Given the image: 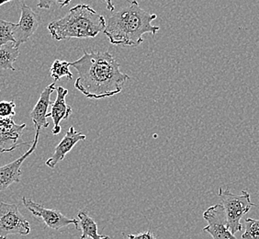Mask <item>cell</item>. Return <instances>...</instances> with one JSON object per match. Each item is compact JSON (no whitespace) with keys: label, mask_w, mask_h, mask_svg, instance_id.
I'll use <instances>...</instances> for the list:
<instances>
[{"label":"cell","mask_w":259,"mask_h":239,"mask_svg":"<svg viewBox=\"0 0 259 239\" xmlns=\"http://www.w3.org/2000/svg\"><path fill=\"white\" fill-rule=\"evenodd\" d=\"M79 59L71 63L78 73L75 88L88 99L101 100L121 92L130 76L120 70V63L110 52L83 51Z\"/></svg>","instance_id":"obj_1"},{"label":"cell","mask_w":259,"mask_h":239,"mask_svg":"<svg viewBox=\"0 0 259 239\" xmlns=\"http://www.w3.org/2000/svg\"><path fill=\"white\" fill-rule=\"evenodd\" d=\"M156 19V14L143 10L139 3L134 0L130 5L109 17L103 32L112 45L136 47L144 42L143 35H155L160 30L159 27L152 24Z\"/></svg>","instance_id":"obj_2"},{"label":"cell","mask_w":259,"mask_h":239,"mask_svg":"<svg viewBox=\"0 0 259 239\" xmlns=\"http://www.w3.org/2000/svg\"><path fill=\"white\" fill-rule=\"evenodd\" d=\"M105 28L104 17L85 4L75 6L65 17L48 25L51 36L55 41L94 38L104 31Z\"/></svg>","instance_id":"obj_3"},{"label":"cell","mask_w":259,"mask_h":239,"mask_svg":"<svg viewBox=\"0 0 259 239\" xmlns=\"http://www.w3.org/2000/svg\"><path fill=\"white\" fill-rule=\"evenodd\" d=\"M222 205L225 208L228 228L232 234H236L243 229L241 219L252 207L256 205L251 202V196L247 190H242L240 194H234L229 189L220 188L218 190Z\"/></svg>","instance_id":"obj_4"},{"label":"cell","mask_w":259,"mask_h":239,"mask_svg":"<svg viewBox=\"0 0 259 239\" xmlns=\"http://www.w3.org/2000/svg\"><path fill=\"white\" fill-rule=\"evenodd\" d=\"M30 223L20 214L18 205L0 203V239H7L10 234H30Z\"/></svg>","instance_id":"obj_5"},{"label":"cell","mask_w":259,"mask_h":239,"mask_svg":"<svg viewBox=\"0 0 259 239\" xmlns=\"http://www.w3.org/2000/svg\"><path fill=\"white\" fill-rule=\"evenodd\" d=\"M22 204L35 217L40 218L51 229L60 230L70 224H75V228L79 229L78 220L68 218L57 210L47 209L44 205L37 204L26 197L22 198Z\"/></svg>","instance_id":"obj_6"},{"label":"cell","mask_w":259,"mask_h":239,"mask_svg":"<svg viewBox=\"0 0 259 239\" xmlns=\"http://www.w3.org/2000/svg\"><path fill=\"white\" fill-rule=\"evenodd\" d=\"M203 218L208 225L203 232L209 233L212 239H237L228 228L225 208L222 205L210 206L203 213Z\"/></svg>","instance_id":"obj_7"},{"label":"cell","mask_w":259,"mask_h":239,"mask_svg":"<svg viewBox=\"0 0 259 239\" xmlns=\"http://www.w3.org/2000/svg\"><path fill=\"white\" fill-rule=\"evenodd\" d=\"M41 23L40 16L31 10L29 6L23 4L21 6V15L20 21L16 24L13 31V37L18 47L20 45L27 43L30 37L34 34L36 30Z\"/></svg>","instance_id":"obj_8"},{"label":"cell","mask_w":259,"mask_h":239,"mask_svg":"<svg viewBox=\"0 0 259 239\" xmlns=\"http://www.w3.org/2000/svg\"><path fill=\"white\" fill-rule=\"evenodd\" d=\"M25 128V124L17 125L13 118H1L0 120V153L11 152L20 145L32 144L31 142H28V143L19 142Z\"/></svg>","instance_id":"obj_9"},{"label":"cell","mask_w":259,"mask_h":239,"mask_svg":"<svg viewBox=\"0 0 259 239\" xmlns=\"http://www.w3.org/2000/svg\"><path fill=\"white\" fill-rule=\"evenodd\" d=\"M39 135H40V130H36L34 141L32 142V145L30 149L19 158L10 162L9 164L0 167V192L6 190L10 185L16 182H20V177L22 174L21 166L26 158L32 154L36 149L38 141H39Z\"/></svg>","instance_id":"obj_10"},{"label":"cell","mask_w":259,"mask_h":239,"mask_svg":"<svg viewBox=\"0 0 259 239\" xmlns=\"http://www.w3.org/2000/svg\"><path fill=\"white\" fill-rule=\"evenodd\" d=\"M87 136L81 132H77L74 126H71L64 138L61 140L60 143L55 147V153L50 158L46 160L45 165L50 169H55V166L64 160L65 155L74 148L78 142L85 141Z\"/></svg>","instance_id":"obj_11"},{"label":"cell","mask_w":259,"mask_h":239,"mask_svg":"<svg viewBox=\"0 0 259 239\" xmlns=\"http://www.w3.org/2000/svg\"><path fill=\"white\" fill-rule=\"evenodd\" d=\"M56 100L52 103V110L47 114V118L51 117L54 122V128L52 133L54 135H59L61 133L60 123L63 120H67L72 113V108L67 105L65 97L68 94V90L63 87L56 89Z\"/></svg>","instance_id":"obj_12"},{"label":"cell","mask_w":259,"mask_h":239,"mask_svg":"<svg viewBox=\"0 0 259 239\" xmlns=\"http://www.w3.org/2000/svg\"><path fill=\"white\" fill-rule=\"evenodd\" d=\"M55 83H52L45 88L44 91L40 93V98L38 102L30 112V118L33 122L35 129L40 130L41 128L49 127V123L47 122V114H48V108L52 105L51 101V95L55 91Z\"/></svg>","instance_id":"obj_13"},{"label":"cell","mask_w":259,"mask_h":239,"mask_svg":"<svg viewBox=\"0 0 259 239\" xmlns=\"http://www.w3.org/2000/svg\"><path fill=\"white\" fill-rule=\"evenodd\" d=\"M79 222V229L82 231L81 239L90 237L91 239H110L107 235H100L98 233V224L85 212L81 211L77 214Z\"/></svg>","instance_id":"obj_14"},{"label":"cell","mask_w":259,"mask_h":239,"mask_svg":"<svg viewBox=\"0 0 259 239\" xmlns=\"http://www.w3.org/2000/svg\"><path fill=\"white\" fill-rule=\"evenodd\" d=\"M20 55L19 47L15 43H8L6 45H0V68L3 70L15 71L13 66Z\"/></svg>","instance_id":"obj_15"},{"label":"cell","mask_w":259,"mask_h":239,"mask_svg":"<svg viewBox=\"0 0 259 239\" xmlns=\"http://www.w3.org/2000/svg\"><path fill=\"white\" fill-rule=\"evenodd\" d=\"M70 66H71L70 62L55 60L51 66V76L55 81H58L62 77H67L68 79H72L73 74L69 70Z\"/></svg>","instance_id":"obj_16"},{"label":"cell","mask_w":259,"mask_h":239,"mask_svg":"<svg viewBox=\"0 0 259 239\" xmlns=\"http://www.w3.org/2000/svg\"><path fill=\"white\" fill-rule=\"evenodd\" d=\"M16 24L6 20H0V45H6L8 43H15L13 37V31Z\"/></svg>","instance_id":"obj_17"},{"label":"cell","mask_w":259,"mask_h":239,"mask_svg":"<svg viewBox=\"0 0 259 239\" xmlns=\"http://www.w3.org/2000/svg\"><path fill=\"white\" fill-rule=\"evenodd\" d=\"M241 237L242 239H259V219L246 218L245 230Z\"/></svg>","instance_id":"obj_18"},{"label":"cell","mask_w":259,"mask_h":239,"mask_svg":"<svg viewBox=\"0 0 259 239\" xmlns=\"http://www.w3.org/2000/svg\"><path fill=\"white\" fill-rule=\"evenodd\" d=\"M16 104L13 100L0 102V118H13L16 114Z\"/></svg>","instance_id":"obj_19"},{"label":"cell","mask_w":259,"mask_h":239,"mask_svg":"<svg viewBox=\"0 0 259 239\" xmlns=\"http://www.w3.org/2000/svg\"><path fill=\"white\" fill-rule=\"evenodd\" d=\"M72 0H38L37 7L42 10H49L54 4H59L60 8L68 5Z\"/></svg>","instance_id":"obj_20"},{"label":"cell","mask_w":259,"mask_h":239,"mask_svg":"<svg viewBox=\"0 0 259 239\" xmlns=\"http://www.w3.org/2000/svg\"><path fill=\"white\" fill-rule=\"evenodd\" d=\"M122 235L124 236L125 239H156L154 233L151 232L150 230L137 234H126L123 233Z\"/></svg>","instance_id":"obj_21"},{"label":"cell","mask_w":259,"mask_h":239,"mask_svg":"<svg viewBox=\"0 0 259 239\" xmlns=\"http://www.w3.org/2000/svg\"><path fill=\"white\" fill-rule=\"evenodd\" d=\"M106 1V4H107V10H110V11H114L115 7L112 4V0H105Z\"/></svg>","instance_id":"obj_22"},{"label":"cell","mask_w":259,"mask_h":239,"mask_svg":"<svg viewBox=\"0 0 259 239\" xmlns=\"http://www.w3.org/2000/svg\"><path fill=\"white\" fill-rule=\"evenodd\" d=\"M10 1H12V0H0V7L4 5L6 3H9Z\"/></svg>","instance_id":"obj_23"},{"label":"cell","mask_w":259,"mask_h":239,"mask_svg":"<svg viewBox=\"0 0 259 239\" xmlns=\"http://www.w3.org/2000/svg\"><path fill=\"white\" fill-rule=\"evenodd\" d=\"M0 120H1V118H0Z\"/></svg>","instance_id":"obj_24"}]
</instances>
